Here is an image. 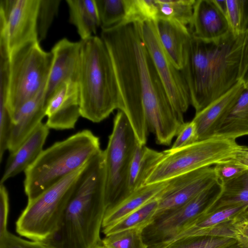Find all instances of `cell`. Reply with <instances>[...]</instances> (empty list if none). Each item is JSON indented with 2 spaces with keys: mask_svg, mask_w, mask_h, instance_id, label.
I'll list each match as a JSON object with an SVG mask.
<instances>
[{
  "mask_svg": "<svg viewBox=\"0 0 248 248\" xmlns=\"http://www.w3.org/2000/svg\"><path fill=\"white\" fill-rule=\"evenodd\" d=\"M221 186L219 196L209 210L248 205V170L235 179Z\"/></svg>",
  "mask_w": 248,
  "mask_h": 248,
  "instance_id": "25",
  "label": "cell"
},
{
  "mask_svg": "<svg viewBox=\"0 0 248 248\" xmlns=\"http://www.w3.org/2000/svg\"><path fill=\"white\" fill-rule=\"evenodd\" d=\"M239 80L248 85V25L244 33L241 49Z\"/></svg>",
  "mask_w": 248,
  "mask_h": 248,
  "instance_id": "38",
  "label": "cell"
},
{
  "mask_svg": "<svg viewBox=\"0 0 248 248\" xmlns=\"http://www.w3.org/2000/svg\"></svg>",
  "mask_w": 248,
  "mask_h": 248,
  "instance_id": "42",
  "label": "cell"
},
{
  "mask_svg": "<svg viewBox=\"0 0 248 248\" xmlns=\"http://www.w3.org/2000/svg\"><path fill=\"white\" fill-rule=\"evenodd\" d=\"M142 38L155 69L171 104L180 117L191 104L188 87L181 70L174 65L163 47L158 36L155 21L141 23Z\"/></svg>",
  "mask_w": 248,
  "mask_h": 248,
  "instance_id": "11",
  "label": "cell"
},
{
  "mask_svg": "<svg viewBox=\"0 0 248 248\" xmlns=\"http://www.w3.org/2000/svg\"><path fill=\"white\" fill-rule=\"evenodd\" d=\"M49 128L41 123L7 159L0 184L25 171L38 158L47 138Z\"/></svg>",
  "mask_w": 248,
  "mask_h": 248,
  "instance_id": "19",
  "label": "cell"
},
{
  "mask_svg": "<svg viewBox=\"0 0 248 248\" xmlns=\"http://www.w3.org/2000/svg\"><path fill=\"white\" fill-rule=\"evenodd\" d=\"M236 246V242L232 237L191 235L179 238L165 248H234Z\"/></svg>",
  "mask_w": 248,
  "mask_h": 248,
  "instance_id": "29",
  "label": "cell"
},
{
  "mask_svg": "<svg viewBox=\"0 0 248 248\" xmlns=\"http://www.w3.org/2000/svg\"><path fill=\"white\" fill-rule=\"evenodd\" d=\"M214 136L235 140L240 137L248 136V85L216 130Z\"/></svg>",
  "mask_w": 248,
  "mask_h": 248,
  "instance_id": "24",
  "label": "cell"
},
{
  "mask_svg": "<svg viewBox=\"0 0 248 248\" xmlns=\"http://www.w3.org/2000/svg\"><path fill=\"white\" fill-rule=\"evenodd\" d=\"M157 18L173 20L187 27L191 23L196 0H156Z\"/></svg>",
  "mask_w": 248,
  "mask_h": 248,
  "instance_id": "27",
  "label": "cell"
},
{
  "mask_svg": "<svg viewBox=\"0 0 248 248\" xmlns=\"http://www.w3.org/2000/svg\"><path fill=\"white\" fill-rule=\"evenodd\" d=\"M101 29L124 22L128 11V0H95Z\"/></svg>",
  "mask_w": 248,
  "mask_h": 248,
  "instance_id": "28",
  "label": "cell"
},
{
  "mask_svg": "<svg viewBox=\"0 0 248 248\" xmlns=\"http://www.w3.org/2000/svg\"><path fill=\"white\" fill-rule=\"evenodd\" d=\"M38 41L25 44L10 52L6 107L12 120L27 101L45 90L53 55Z\"/></svg>",
  "mask_w": 248,
  "mask_h": 248,
  "instance_id": "6",
  "label": "cell"
},
{
  "mask_svg": "<svg viewBox=\"0 0 248 248\" xmlns=\"http://www.w3.org/2000/svg\"><path fill=\"white\" fill-rule=\"evenodd\" d=\"M44 92L40 93L25 102L14 117L7 145L10 154L42 123L47 105Z\"/></svg>",
  "mask_w": 248,
  "mask_h": 248,
  "instance_id": "17",
  "label": "cell"
},
{
  "mask_svg": "<svg viewBox=\"0 0 248 248\" xmlns=\"http://www.w3.org/2000/svg\"><path fill=\"white\" fill-rule=\"evenodd\" d=\"M230 159L248 169V147L241 145L234 155Z\"/></svg>",
  "mask_w": 248,
  "mask_h": 248,
  "instance_id": "39",
  "label": "cell"
},
{
  "mask_svg": "<svg viewBox=\"0 0 248 248\" xmlns=\"http://www.w3.org/2000/svg\"><path fill=\"white\" fill-rule=\"evenodd\" d=\"M93 248H107L106 247H105L102 243L99 244L94 247Z\"/></svg>",
  "mask_w": 248,
  "mask_h": 248,
  "instance_id": "41",
  "label": "cell"
},
{
  "mask_svg": "<svg viewBox=\"0 0 248 248\" xmlns=\"http://www.w3.org/2000/svg\"><path fill=\"white\" fill-rule=\"evenodd\" d=\"M142 230L135 228L111 233L102 239V244L107 248H147Z\"/></svg>",
  "mask_w": 248,
  "mask_h": 248,
  "instance_id": "30",
  "label": "cell"
},
{
  "mask_svg": "<svg viewBox=\"0 0 248 248\" xmlns=\"http://www.w3.org/2000/svg\"><path fill=\"white\" fill-rule=\"evenodd\" d=\"M176 139L169 151H175L198 141L197 126L192 120L185 122L177 134Z\"/></svg>",
  "mask_w": 248,
  "mask_h": 248,
  "instance_id": "35",
  "label": "cell"
},
{
  "mask_svg": "<svg viewBox=\"0 0 248 248\" xmlns=\"http://www.w3.org/2000/svg\"><path fill=\"white\" fill-rule=\"evenodd\" d=\"M247 170L246 167L230 159L214 165L216 178L221 185L235 179Z\"/></svg>",
  "mask_w": 248,
  "mask_h": 248,
  "instance_id": "33",
  "label": "cell"
},
{
  "mask_svg": "<svg viewBox=\"0 0 248 248\" xmlns=\"http://www.w3.org/2000/svg\"><path fill=\"white\" fill-rule=\"evenodd\" d=\"M155 23L163 48L176 67L181 70L185 64L186 47L192 36L188 28L163 18H158Z\"/></svg>",
  "mask_w": 248,
  "mask_h": 248,
  "instance_id": "20",
  "label": "cell"
},
{
  "mask_svg": "<svg viewBox=\"0 0 248 248\" xmlns=\"http://www.w3.org/2000/svg\"><path fill=\"white\" fill-rule=\"evenodd\" d=\"M221 188L217 181L184 205L155 215L142 230L147 248H165L214 204Z\"/></svg>",
  "mask_w": 248,
  "mask_h": 248,
  "instance_id": "10",
  "label": "cell"
},
{
  "mask_svg": "<svg viewBox=\"0 0 248 248\" xmlns=\"http://www.w3.org/2000/svg\"><path fill=\"white\" fill-rule=\"evenodd\" d=\"M226 16L234 35L245 33L248 25V0H226Z\"/></svg>",
  "mask_w": 248,
  "mask_h": 248,
  "instance_id": "31",
  "label": "cell"
},
{
  "mask_svg": "<svg viewBox=\"0 0 248 248\" xmlns=\"http://www.w3.org/2000/svg\"><path fill=\"white\" fill-rule=\"evenodd\" d=\"M66 2L69 21L76 28L81 40L95 34L100 22L95 0H66Z\"/></svg>",
  "mask_w": 248,
  "mask_h": 248,
  "instance_id": "23",
  "label": "cell"
},
{
  "mask_svg": "<svg viewBox=\"0 0 248 248\" xmlns=\"http://www.w3.org/2000/svg\"><path fill=\"white\" fill-rule=\"evenodd\" d=\"M163 155V152L157 151L138 143L128 170L127 186L129 195L144 185L149 174Z\"/></svg>",
  "mask_w": 248,
  "mask_h": 248,
  "instance_id": "22",
  "label": "cell"
},
{
  "mask_svg": "<svg viewBox=\"0 0 248 248\" xmlns=\"http://www.w3.org/2000/svg\"><path fill=\"white\" fill-rule=\"evenodd\" d=\"M0 248H49L44 243L27 240L9 232L0 239Z\"/></svg>",
  "mask_w": 248,
  "mask_h": 248,
  "instance_id": "36",
  "label": "cell"
},
{
  "mask_svg": "<svg viewBox=\"0 0 248 248\" xmlns=\"http://www.w3.org/2000/svg\"><path fill=\"white\" fill-rule=\"evenodd\" d=\"M217 181L214 165L205 167L168 180L166 186L155 197L158 201L155 215L184 205Z\"/></svg>",
  "mask_w": 248,
  "mask_h": 248,
  "instance_id": "13",
  "label": "cell"
},
{
  "mask_svg": "<svg viewBox=\"0 0 248 248\" xmlns=\"http://www.w3.org/2000/svg\"><path fill=\"white\" fill-rule=\"evenodd\" d=\"M39 4V0H0V24L5 29L10 52L28 42L38 41Z\"/></svg>",
  "mask_w": 248,
  "mask_h": 248,
  "instance_id": "12",
  "label": "cell"
},
{
  "mask_svg": "<svg viewBox=\"0 0 248 248\" xmlns=\"http://www.w3.org/2000/svg\"><path fill=\"white\" fill-rule=\"evenodd\" d=\"M101 38L110 56L121 95L122 111L139 142L149 131L157 144L169 146L185 123L177 113L143 41L141 23L102 29Z\"/></svg>",
  "mask_w": 248,
  "mask_h": 248,
  "instance_id": "1",
  "label": "cell"
},
{
  "mask_svg": "<svg viewBox=\"0 0 248 248\" xmlns=\"http://www.w3.org/2000/svg\"><path fill=\"white\" fill-rule=\"evenodd\" d=\"M244 36V33L234 35L231 32L218 42L204 41L191 36L181 72L196 113L225 94L239 81Z\"/></svg>",
  "mask_w": 248,
  "mask_h": 248,
  "instance_id": "3",
  "label": "cell"
},
{
  "mask_svg": "<svg viewBox=\"0 0 248 248\" xmlns=\"http://www.w3.org/2000/svg\"><path fill=\"white\" fill-rule=\"evenodd\" d=\"M138 143L126 116L122 111L119 110L114 119L107 147L103 150L106 211L129 196L127 186L128 170Z\"/></svg>",
  "mask_w": 248,
  "mask_h": 248,
  "instance_id": "9",
  "label": "cell"
},
{
  "mask_svg": "<svg viewBox=\"0 0 248 248\" xmlns=\"http://www.w3.org/2000/svg\"><path fill=\"white\" fill-rule=\"evenodd\" d=\"M101 150L99 138L88 129L44 150L24 171V187L28 201L84 167Z\"/></svg>",
  "mask_w": 248,
  "mask_h": 248,
  "instance_id": "5",
  "label": "cell"
},
{
  "mask_svg": "<svg viewBox=\"0 0 248 248\" xmlns=\"http://www.w3.org/2000/svg\"><path fill=\"white\" fill-rule=\"evenodd\" d=\"M214 2L219 8V9L225 15L226 14V0H214Z\"/></svg>",
  "mask_w": 248,
  "mask_h": 248,
  "instance_id": "40",
  "label": "cell"
},
{
  "mask_svg": "<svg viewBox=\"0 0 248 248\" xmlns=\"http://www.w3.org/2000/svg\"><path fill=\"white\" fill-rule=\"evenodd\" d=\"M61 2V0H39L37 17V33L39 42L46 39L58 13Z\"/></svg>",
  "mask_w": 248,
  "mask_h": 248,
  "instance_id": "32",
  "label": "cell"
},
{
  "mask_svg": "<svg viewBox=\"0 0 248 248\" xmlns=\"http://www.w3.org/2000/svg\"><path fill=\"white\" fill-rule=\"evenodd\" d=\"M106 170L101 150L85 166L76 181L59 226L41 242L49 248H93L102 243L106 212Z\"/></svg>",
  "mask_w": 248,
  "mask_h": 248,
  "instance_id": "2",
  "label": "cell"
},
{
  "mask_svg": "<svg viewBox=\"0 0 248 248\" xmlns=\"http://www.w3.org/2000/svg\"><path fill=\"white\" fill-rule=\"evenodd\" d=\"M245 88V84L239 81L225 94L195 114L192 120L196 124L198 141L214 136Z\"/></svg>",
  "mask_w": 248,
  "mask_h": 248,
  "instance_id": "18",
  "label": "cell"
},
{
  "mask_svg": "<svg viewBox=\"0 0 248 248\" xmlns=\"http://www.w3.org/2000/svg\"><path fill=\"white\" fill-rule=\"evenodd\" d=\"M9 211L8 192L4 184H0V239L9 232L7 229Z\"/></svg>",
  "mask_w": 248,
  "mask_h": 248,
  "instance_id": "37",
  "label": "cell"
},
{
  "mask_svg": "<svg viewBox=\"0 0 248 248\" xmlns=\"http://www.w3.org/2000/svg\"><path fill=\"white\" fill-rule=\"evenodd\" d=\"M85 166L28 201L16 223L19 235L29 240L43 242L56 231L74 185Z\"/></svg>",
  "mask_w": 248,
  "mask_h": 248,
  "instance_id": "7",
  "label": "cell"
},
{
  "mask_svg": "<svg viewBox=\"0 0 248 248\" xmlns=\"http://www.w3.org/2000/svg\"><path fill=\"white\" fill-rule=\"evenodd\" d=\"M158 207V201L155 198L112 225L102 229V231L106 236L128 229H143L152 221Z\"/></svg>",
  "mask_w": 248,
  "mask_h": 248,
  "instance_id": "26",
  "label": "cell"
},
{
  "mask_svg": "<svg viewBox=\"0 0 248 248\" xmlns=\"http://www.w3.org/2000/svg\"><path fill=\"white\" fill-rule=\"evenodd\" d=\"M46 125L49 129H71L81 116L78 83L68 81L62 83L47 103Z\"/></svg>",
  "mask_w": 248,
  "mask_h": 248,
  "instance_id": "15",
  "label": "cell"
},
{
  "mask_svg": "<svg viewBox=\"0 0 248 248\" xmlns=\"http://www.w3.org/2000/svg\"><path fill=\"white\" fill-rule=\"evenodd\" d=\"M167 183L168 180L146 184L136 189L120 203L106 211L102 229L112 225L155 198Z\"/></svg>",
  "mask_w": 248,
  "mask_h": 248,
  "instance_id": "21",
  "label": "cell"
},
{
  "mask_svg": "<svg viewBox=\"0 0 248 248\" xmlns=\"http://www.w3.org/2000/svg\"><path fill=\"white\" fill-rule=\"evenodd\" d=\"M232 237L239 248H248V213L237 216L229 223Z\"/></svg>",
  "mask_w": 248,
  "mask_h": 248,
  "instance_id": "34",
  "label": "cell"
},
{
  "mask_svg": "<svg viewBox=\"0 0 248 248\" xmlns=\"http://www.w3.org/2000/svg\"><path fill=\"white\" fill-rule=\"evenodd\" d=\"M188 28L192 36L207 42H218L232 32L225 15L214 0H196Z\"/></svg>",
  "mask_w": 248,
  "mask_h": 248,
  "instance_id": "16",
  "label": "cell"
},
{
  "mask_svg": "<svg viewBox=\"0 0 248 248\" xmlns=\"http://www.w3.org/2000/svg\"><path fill=\"white\" fill-rule=\"evenodd\" d=\"M80 41L78 82L80 114L99 123L114 110H121V95L110 56L102 39L92 35Z\"/></svg>",
  "mask_w": 248,
  "mask_h": 248,
  "instance_id": "4",
  "label": "cell"
},
{
  "mask_svg": "<svg viewBox=\"0 0 248 248\" xmlns=\"http://www.w3.org/2000/svg\"><path fill=\"white\" fill-rule=\"evenodd\" d=\"M236 140L214 136L184 148L166 150L153 168L145 184L169 180L196 170L231 159L239 149Z\"/></svg>",
  "mask_w": 248,
  "mask_h": 248,
  "instance_id": "8",
  "label": "cell"
},
{
  "mask_svg": "<svg viewBox=\"0 0 248 248\" xmlns=\"http://www.w3.org/2000/svg\"><path fill=\"white\" fill-rule=\"evenodd\" d=\"M81 41L73 42L67 38L59 40L51 52L53 61L45 90L48 103L51 96L62 83L72 81L78 83L81 59Z\"/></svg>",
  "mask_w": 248,
  "mask_h": 248,
  "instance_id": "14",
  "label": "cell"
}]
</instances>
